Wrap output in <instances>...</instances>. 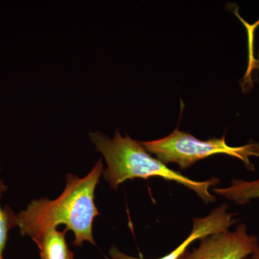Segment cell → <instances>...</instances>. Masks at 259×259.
Instances as JSON below:
<instances>
[{
    "label": "cell",
    "instance_id": "cell-1",
    "mask_svg": "<svg viewBox=\"0 0 259 259\" xmlns=\"http://www.w3.org/2000/svg\"><path fill=\"white\" fill-rule=\"evenodd\" d=\"M102 173L100 159L82 178L69 174L64 192L58 198L32 200L16 214L20 234L32 239L47 230L64 224L67 231L74 233L73 244L76 246H81L86 241L95 245L93 221L100 213L95 204V192Z\"/></svg>",
    "mask_w": 259,
    "mask_h": 259
},
{
    "label": "cell",
    "instance_id": "cell-2",
    "mask_svg": "<svg viewBox=\"0 0 259 259\" xmlns=\"http://www.w3.org/2000/svg\"><path fill=\"white\" fill-rule=\"evenodd\" d=\"M90 137L106 161L107 167L102 175L113 190H117L127 180L159 177L185 186L207 203L215 201V197L209 190L219 183L218 178L204 182L192 180L153 157L141 142L131 139L127 134L122 136L118 129L116 130L113 139L99 131L90 133Z\"/></svg>",
    "mask_w": 259,
    "mask_h": 259
},
{
    "label": "cell",
    "instance_id": "cell-3",
    "mask_svg": "<svg viewBox=\"0 0 259 259\" xmlns=\"http://www.w3.org/2000/svg\"><path fill=\"white\" fill-rule=\"evenodd\" d=\"M141 144L164 164L177 163L181 169L190 168L196 162L213 155L225 154L241 160L249 171H254V165L250 158L259 156V143L233 147L227 144L225 135L221 138L201 141L189 133L180 131L179 127L166 137Z\"/></svg>",
    "mask_w": 259,
    "mask_h": 259
},
{
    "label": "cell",
    "instance_id": "cell-4",
    "mask_svg": "<svg viewBox=\"0 0 259 259\" xmlns=\"http://www.w3.org/2000/svg\"><path fill=\"white\" fill-rule=\"evenodd\" d=\"M256 236L248 234L245 224L235 231L215 233L202 239L192 251L187 250L179 259H244L258 249Z\"/></svg>",
    "mask_w": 259,
    "mask_h": 259
},
{
    "label": "cell",
    "instance_id": "cell-5",
    "mask_svg": "<svg viewBox=\"0 0 259 259\" xmlns=\"http://www.w3.org/2000/svg\"><path fill=\"white\" fill-rule=\"evenodd\" d=\"M226 204L217 207L204 218H194L193 228L190 236L171 253L157 259H179L194 241L203 239L206 237L228 231L230 227L236 223L232 213L228 212ZM110 259H143L131 256L121 251L116 246H112L109 250Z\"/></svg>",
    "mask_w": 259,
    "mask_h": 259
},
{
    "label": "cell",
    "instance_id": "cell-6",
    "mask_svg": "<svg viewBox=\"0 0 259 259\" xmlns=\"http://www.w3.org/2000/svg\"><path fill=\"white\" fill-rule=\"evenodd\" d=\"M64 232L57 231L56 228L47 230L38 236L32 238L38 247L41 259H69L74 256L66 244Z\"/></svg>",
    "mask_w": 259,
    "mask_h": 259
},
{
    "label": "cell",
    "instance_id": "cell-7",
    "mask_svg": "<svg viewBox=\"0 0 259 259\" xmlns=\"http://www.w3.org/2000/svg\"><path fill=\"white\" fill-rule=\"evenodd\" d=\"M213 192L239 205L247 204L252 199H259V179L250 182L233 180L229 187L226 188H214ZM251 258L259 259V248L251 255Z\"/></svg>",
    "mask_w": 259,
    "mask_h": 259
},
{
    "label": "cell",
    "instance_id": "cell-8",
    "mask_svg": "<svg viewBox=\"0 0 259 259\" xmlns=\"http://www.w3.org/2000/svg\"><path fill=\"white\" fill-rule=\"evenodd\" d=\"M8 189V186L5 185L4 181L0 177V199ZM15 227H17L16 214L8 206L5 208H2L0 204V259L3 258V253L8 241V233L10 230Z\"/></svg>",
    "mask_w": 259,
    "mask_h": 259
},
{
    "label": "cell",
    "instance_id": "cell-9",
    "mask_svg": "<svg viewBox=\"0 0 259 259\" xmlns=\"http://www.w3.org/2000/svg\"><path fill=\"white\" fill-rule=\"evenodd\" d=\"M239 18L240 20H241V23H243V25H244L245 28H246L247 33H248V66L246 74H245L244 76V82L246 81V82L248 83H247V85H248L249 81H250V83H252L251 79H250V74H251L252 71L255 69V64L258 63V61L255 60L254 58L253 48H254V31L255 29L258 28L259 26V20H257V21L255 22L253 24H249L246 23V22H245L244 20H243L241 17H239Z\"/></svg>",
    "mask_w": 259,
    "mask_h": 259
},
{
    "label": "cell",
    "instance_id": "cell-10",
    "mask_svg": "<svg viewBox=\"0 0 259 259\" xmlns=\"http://www.w3.org/2000/svg\"><path fill=\"white\" fill-rule=\"evenodd\" d=\"M244 259H253L251 258V257H247V258H245Z\"/></svg>",
    "mask_w": 259,
    "mask_h": 259
},
{
    "label": "cell",
    "instance_id": "cell-11",
    "mask_svg": "<svg viewBox=\"0 0 259 259\" xmlns=\"http://www.w3.org/2000/svg\"><path fill=\"white\" fill-rule=\"evenodd\" d=\"M69 259H74V256L71 257Z\"/></svg>",
    "mask_w": 259,
    "mask_h": 259
},
{
    "label": "cell",
    "instance_id": "cell-12",
    "mask_svg": "<svg viewBox=\"0 0 259 259\" xmlns=\"http://www.w3.org/2000/svg\"><path fill=\"white\" fill-rule=\"evenodd\" d=\"M3 259H4V258H3Z\"/></svg>",
    "mask_w": 259,
    "mask_h": 259
}]
</instances>
